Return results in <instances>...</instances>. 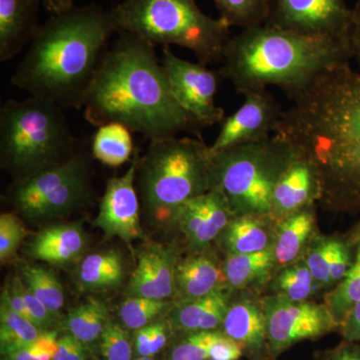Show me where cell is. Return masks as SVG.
Here are the masks:
<instances>
[{
  "label": "cell",
  "mask_w": 360,
  "mask_h": 360,
  "mask_svg": "<svg viewBox=\"0 0 360 360\" xmlns=\"http://www.w3.org/2000/svg\"><path fill=\"white\" fill-rule=\"evenodd\" d=\"M352 60L357 63L360 70V1L352 7Z\"/></svg>",
  "instance_id": "f6af8a7d"
},
{
  "label": "cell",
  "mask_w": 360,
  "mask_h": 360,
  "mask_svg": "<svg viewBox=\"0 0 360 360\" xmlns=\"http://www.w3.org/2000/svg\"><path fill=\"white\" fill-rule=\"evenodd\" d=\"M350 241H352V245L356 246L357 243H360V222L359 224L355 227L354 231L352 232L349 238H348Z\"/></svg>",
  "instance_id": "7dc6e473"
},
{
  "label": "cell",
  "mask_w": 360,
  "mask_h": 360,
  "mask_svg": "<svg viewBox=\"0 0 360 360\" xmlns=\"http://www.w3.org/2000/svg\"><path fill=\"white\" fill-rule=\"evenodd\" d=\"M321 196L319 170L314 161L297 148L295 160L274 188L270 214L279 221L298 210L314 205L321 200Z\"/></svg>",
  "instance_id": "ac0fdd59"
},
{
  "label": "cell",
  "mask_w": 360,
  "mask_h": 360,
  "mask_svg": "<svg viewBox=\"0 0 360 360\" xmlns=\"http://www.w3.org/2000/svg\"><path fill=\"white\" fill-rule=\"evenodd\" d=\"M91 196L89 158L78 148L68 160L15 180L8 191L11 205L33 221L70 214L84 207Z\"/></svg>",
  "instance_id": "9c48e42d"
},
{
  "label": "cell",
  "mask_w": 360,
  "mask_h": 360,
  "mask_svg": "<svg viewBox=\"0 0 360 360\" xmlns=\"http://www.w3.org/2000/svg\"><path fill=\"white\" fill-rule=\"evenodd\" d=\"M315 360H360V342L343 340L338 347L316 352Z\"/></svg>",
  "instance_id": "7bdbcfd3"
},
{
  "label": "cell",
  "mask_w": 360,
  "mask_h": 360,
  "mask_svg": "<svg viewBox=\"0 0 360 360\" xmlns=\"http://www.w3.org/2000/svg\"><path fill=\"white\" fill-rule=\"evenodd\" d=\"M355 248L354 264L349 271L324 297V303L338 326L349 310L360 302V243Z\"/></svg>",
  "instance_id": "4dcf8cb0"
},
{
  "label": "cell",
  "mask_w": 360,
  "mask_h": 360,
  "mask_svg": "<svg viewBox=\"0 0 360 360\" xmlns=\"http://www.w3.org/2000/svg\"><path fill=\"white\" fill-rule=\"evenodd\" d=\"M21 274L23 283L32 295L51 314L58 315L65 305V291L56 274L40 265H25L21 269Z\"/></svg>",
  "instance_id": "1f68e13d"
},
{
  "label": "cell",
  "mask_w": 360,
  "mask_h": 360,
  "mask_svg": "<svg viewBox=\"0 0 360 360\" xmlns=\"http://www.w3.org/2000/svg\"><path fill=\"white\" fill-rule=\"evenodd\" d=\"M243 347L219 330L210 347V357L213 360H238L243 355Z\"/></svg>",
  "instance_id": "b9f144b4"
},
{
  "label": "cell",
  "mask_w": 360,
  "mask_h": 360,
  "mask_svg": "<svg viewBox=\"0 0 360 360\" xmlns=\"http://www.w3.org/2000/svg\"><path fill=\"white\" fill-rule=\"evenodd\" d=\"M262 302L272 360L300 341L317 340L340 328L326 303L291 302L272 293L262 296Z\"/></svg>",
  "instance_id": "30bf717a"
},
{
  "label": "cell",
  "mask_w": 360,
  "mask_h": 360,
  "mask_svg": "<svg viewBox=\"0 0 360 360\" xmlns=\"http://www.w3.org/2000/svg\"><path fill=\"white\" fill-rule=\"evenodd\" d=\"M210 162V146L198 137L149 141L136 172L137 193L148 219L170 224L182 203L208 193Z\"/></svg>",
  "instance_id": "8992f818"
},
{
  "label": "cell",
  "mask_w": 360,
  "mask_h": 360,
  "mask_svg": "<svg viewBox=\"0 0 360 360\" xmlns=\"http://www.w3.org/2000/svg\"><path fill=\"white\" fill-rule=\"evenodd\" d=\"M356 1H360V0H356Z\"/></svg>",
  "instance_id": "681fc988"
},
{
  "label": "cell",
  "mask_w": 360,
  "mask_h": 360,
  "mask_svg": "<svg viewBox=\"0 0 360 360\" xmlns=\"http://www.w3.org/2000/svg\"><path fill=\"white\" fill-rule=\"evenodd\" d=\"M161 63L175 99L189 115L203 129L222 122L224 110L215 101L219 71L179 58L170 46H162Z\"/></svg>",
  "instance_id": "8fae6325"
},
{
  "label": "cell",
  "mask_w": 360,
  "mask_h": 360,
  "mask_svg": "<svg viewBox=\"0 0 360 360\" xmlns=\"http://www.w3.org/2000/svg\"><path fill=\"white\" fill-rule=\"evenodd\" d=\"M28 231L18 215L11 212L0 215V262L6 264L15 257L16 252Z\"/></svg>",
  "instance_id": "74e56055"
},
{
  "label": "cell",
  "mask_w": 360,
  "mask_h": 360,
  "mask_svg": "<svg viewBox=\"0 0 360 360\" xmlns=\"http://www.w3.org/2000/svg\"><path fill=\"white\" fill-rule=\"evenodd\" d=\"M116 34L129 32L153 45L193 52L198 63H221L231 27L203 13L195 0H120L110 11Z\"/></svg>",
  "instance_id": "5b68a950"
},
{
  "label": "cell",
  "mask_w": 360,
  "mask_h": 360,
  "mask_svg": "<svg viewBox=\"0 0 360 360\" xmlns=\"http://www.w3.org/2000/svg\"><path fill=\"white\" fill-rule=\"evenodd\" d=\"M174 302L141 296H127L120 305V319L125 328L135 331L155 322L156 319L169 311Z\"/></svg>",
  "instance_id": "836d02e7"
},
{
  "label": "cell",
  "mask_w": 360,
  "mask_h": 360,
  "mask_svg": "<svg viewBox=\"0 0 360 360\" xmlns=\"http://www.w3.org/2000/svg\"><path fill=\"white\" fill-rule=\"evenodd\" d=\"M274 248L246 255H225L224 274L226 286L234 292L257 290L276 274Z\"/></svg>",
  "instance_id": "d4e9b609"
},
{
  "label": "cell",
  "mask_w": 360,
  "mask_h": 360,
  "mask_svg": "<svg viewBox=\"0 0 360 360\" xmlns=\"http://www.w3.org/2000/svg\"><path fill=\"white\" fill-rule=\"evenodd\" d=\"M245 97L240 108L220 123L219 134L210 146V153L262 141L276 131L283 110L269 90L251 92Z\"/></svg>",
  "instance_id": "5bb4252c"
},
{
  "label": "cell",
  "mask_w": 360,
  "mask_h": 360,
  "mask_svg": "<svg viewBox=\"0 0 360 360\" xmlns=\"http://www.w3.org/2000/svg\"><path fill=\"white\" fill-rule=\"evenodd\" d=\"M58 336L56 330L41 331L33 342L6 355L4 360H53L58 352Z\"/></svg>",
  "instance_id": "f35d334b"
},
{
  "label": "cell",
  "mask_w": 360,
  "mask_h": 360,
  "mask_svg": "<svg viewBox=\"0 0 360 360\" xmlns=\"http://www.w3.org/2000/svg\"><path fill=\"white\" fill-rule=\"evenodd\" d=\"M265 25L311 37L352 39V8L345 0H269Z\"/></svg>",
  "instance_id": "7c38bea8"
},
{
  "label": "cell",
  "mask_w": 360,
  "mask_h": 360,
  "mask_svg": "<svg viewBox=\"0 0 360 360\" xmlns=\"http://www.w3.org/2000/svg\"><path fill=\"white\" fill-rule=\"evenodd\" d=\"M87 359H89V349L86 345L70 333L58 336V352L54 355L53 360Z\"/></svg>",
  "instance_id": "60d3db41"
},
{
  "label": "cell",
  "mask_w": 360,
  "mask_h": 360,
  "mask_svg": "<svg viewBox=\"0 0 360 360\" xmlns=\"http://www.w3.org/2000/svg\"><path fill=\"white\" fill-rule=\"evenodd\" d=\"M288 97L274 134L314 161L324 208L360 212V70L335 66Z\"/></svg>",
  "instance_id": "6da1fadb"
},
{
  "label": "cell",
  "mask_w": 360,
  "mask_h": 360,
  "mask_svg": "<svg viewBox=\"0 0 360 360\" xmlns=\"http://www.w3.org/2000/svg\"><path fill=\"white\" fill-rule=\"evenodd\" d=\"M262 297L257 290L234 292L221 328L250 360H272Z\"/></svg>",
  "instance_id": "2e32d148"
},
{
  "label": "cell",
  "mask_w": 360,
  "mask_h": 360,
  "mask_svg": "<svg viewBox=\"0 0 360 360\" xmlns=\"http://www.w3.org/2000/svg\"><path fill=\"white\" fill-rule=\"evenodd\" d=\"M335 241V238L316 234L310 241L302 257L315 281L321 284L323 290L333 288L329 277V269Z\"/></svg>",
  "instance_id": "e575fe53"
},
{
  "label": "cell",
  "mask_w": 360,
  "mask_h": 360,
  "mask_svg": "<svg viewBox=\"0 0 360 360\" xmlns=\"http://www.w3.org/2000/svg\"><path fill=\"white\" fill-rule=\"evenodd\" d=\"M224 286V262H220L210 248L191 252L177 262L174 302L201 297Z\"/></svg>",
  "instance_id": "44dd1931"
},
{
  "label": "cell",
  "mask_w": 360,
  "mask_h": 360,
  "mask_svg": "<svg viewBox=\"0 0 360 360\" xmlns=\"http://www.w3.org/2000/svg\"><path fill=\"white\" fill-rule=\"evenodd\" d=\"M352 39L311 37L264 25L231 35L219 72L243 96L269 86L288 96L324 71L352 63Z\"/></svg>",
  "instance_id": "277c9868"
},
{
  "label": "cell",
  "mask_w": 360,
  "mask_h": 360,
  "mask_svg": "<svg viewBox=\"0 0 360 360\" xmlns=\"http://www.w3.org/2000/svg\"><path fill=\"white\" fill-rule=\"evenodd\" d=\"M99 347L104 360H132L134 338L123 324L108 321L99 338Z\"/></svg>",
  "instance_id": "8d00e7d4"
},
{
  "label": "cell",
  "mask_w": 360,
  "mask_h": 360,
  "mask_svg": "<svg viewBox=\"0 0 360 360\" xmlns=\"http://www.w3.org/2000/svg\"><path fill=\"white\" fill-rule=\"evenodd\" d=\"M40 0H0V63L20 53L40 27Z\"/></svg>",
  "instance_id": "ffe728a7"
},
{
  "label": "cell",
  "mask_w": 360,
  "mask_h": 360,
  "mask_svg": "<svg viewBox=\"0 0 360 360\" xmlns=\"http://www.w3.org/2000/svg\"><path fill=\"white\" fill-rule=\"evenodd\" d=\"M134 360H156L155 356L153 357H137L136 359Z\"/></svg>",
  "instance_id": "c3c4849f"
},
{
  "label": "cell",
  "mask_w": 360,
  "mask_h": 360,
  "mask_svg": "<svg viewBox=\"0 0 360 360\" xmlns=\"http://www.w3.org/2000/svg\"><path fill=\"white\" fill-rule=\"evenodd\" d=\"M87 243L86 233L78 222L54 224L32 238L28 255L46 264L66 266L82 259Z\"/></svg>",
  "instance_id": "7402d4cb"
},
{
  "label": "cell",
  "mask_w": 360,
  "mask_h": 360,
  "mask_svg": "<svg viewBox=\"0 0 360 360\" xmlns=\"http://www.w3.org/2000/svg\"><path fill=\"white\" fill-rule=\"evenodd\" d=\"M234 291L227 286L191 300L174 302L167 312L172 330L180 335L221 330Z\"/></svg>",
  "instance_id": "d6986e66"
},
{
  "label": "cell",
  "mask_w": 360,
  "mask_h": 360,
  "mask_svg": "<svg viewBox=\"0 0 360 360\" xmlns=\"http://www.w3.org/2000/svg\"><path fill=\"white\" fill-rule=\"evenodd\" d=\"M272 295L283 296L291 302H310L323 290L315 281L304 259L277 270L269 283Z\"/></svg>",
  "instance_id": "83f0119b"
},
{
  "label": "cell",
  "mask_w": 360,
  "mask_h": 360,
  "mask_svg": "<svg viewBox=\"0 0 360 360\" xmlns=\"http://www.w3.org/2000/svg\"><path fill=\"white\" fill-rule=\"evenodd\" d=\"M113 34L116 30L110 11L96 4L52 14L28 45L11 84L30 96L82 110Z\"/></svg>",
  "instance_id": "3957f363"
},
{
  "label": "cell",
  "mask_w": 360,
  "mask_h": 360,
  "mask_svg": "<svg viewBox=\"0 0 360 360\" xmlns=\"http://www.w3.org/2000/svg\"><path fill=\"white\" fill-rule=\"evenodd\" d=\"M296 155L278 134L212 153L210 189L224 195L233 217L270 214L274 188Z\"/></svg>",
  "instance_id": "ba28073f"
},
{
  "label": "cell",
  "mask_w": 360,
  "mask_h": 360,
  "mask_svg": "<svg viewBox=\"0 0 360 360\" xmlns=\"http://www.w3.org/2000/svg\"><path fill=\"white\" fill-rule=\"evenodd\" d=\"M338 330L343 340L360 342V302L349 310Z\"/></svg>",
  "instance_id": "ee69618b"
},
{
  "label": "cell",
  "mask_w": 360,
  "mask_h": 360,
  "mask_svg": "<svg viewBox=\"0 0 360 360\" xmlns=\"http://www.w3.org/2000/svg\"><path fill=\"white\" fill-rule=\"evenodd\" d=\"M94 127L117 122L149 141L188 134L202 139V127L172 94L155 46L129 32L104 52L84 103Z\"/></svg>",
  "instance_id": "7a4b0ae2"
},
{
  "label": "cell",
  "mask_w": 360,
  "mask_h": 360,
  "mask_svg": "<svg viewBox=\"0 0 360 360\" xmlns=\"http://www.w3.org/2000/svg\"><path fill=\"white\" fill-rule=\"evenodd\" d=\"M77 150L63 108L49 99H9L0 110L2 167L15 180L58 165Z\"/></svg>",
  "instance_id": "52a82bcc"
},
{
  "label": "cell",
  "mask_w": 360,
  "mask_h": 360,
  "mask_svg": "<svg viewBox=\"0 0 360 360\" xmlns=\"http://www.w3.org/2000/svg\"><path fill=\"white\" fill-rule=\"evenodd\" d=\"M131 130L122 123L111 122L97 129L91 143V155L110 167H120L134 156Z\"/></svg>",
  "instance_id": "4316f807"
},
{
  "label": "cell",
  "mask_w": 360,
  "mask_h": 360,
  "mask_svg": "<svg viewBox=\"0 0 360 360\" xmlns=\"http://www.w3.org/2000/svg\"><path fill=\"white\" fill-rule=\"evenodd\" d=\"M179 258L174 246L149 243L144 246L127 286V296L175 300V269Z\"/></svg>",
  "instance_id": "e0dca14e"
},
{
  "label": "cell",
  "mask_w": 360,
  "mask_h": 360,
  "mask_svg": "<svg viewBox=\"0 0 360 360\" xmlns=\"http://www.w3.org/2000/svg\"><path fill=\"white\" fill-rule=\"evenodd\" d=\"M139 160V153H135L125 174L106 182L94 221V225L103 231L106 238H120L129 246L142 236L141 206L136 188Z\"/></svg>",
  "instance_id": "4fadbf2b"
},
{
  "label": "cell",
  "mask_w": 360,
  "mask_h": 360,
  "mask_svg": "<svg viewBox=\"0 0 360 360\" xmlns=\"http://www.w3.org/2000/svg\"><path fill=\"white\" fill-rule=\"evenodd\" d=\"M219 330L184 333L175 341L168 352L167 360H208L213 341Z\"/></svg>",
  "instance_id": "d590c367"
},
{
  "label": "cell",
  "mask_w": 360,
  "mask_h": 360,
  "mask_svg": "<svg viewBox=\"0 0 360 360\" xmlns=\"http://www.w3.org/2000/svg\"><path fill=\"white\" fill-rule=\"evenodd\" d=\"M41 331L44 330L14 311L4 288L0 300V350L2 356L27 347L39 338Z\"/></svg>",
  "instance_id": "f546056e"
},
{
  "label": "cell",
  "mask_w": 360,
  "mask_h": 360,
  "mask_svg": "<svg viewBox=\"0 0 360 360\" xmlns=\"http://www.w3.org/2000/svg\"><path fill=\"white\" fill-rule=\"evenodd\" d=\"M108 321L105 303L98 298L89 297L68 312L63 324L68 333L89 345L99 340Z\"/></svg>",
  "instance_id": "f1b7e54d"
},
{
  "label": "cell",
  "mask_w": 360,
  "mask_h": 360,
  "mask_svg": "<svg viewBox=\"0 0 360 360\" xmlns=\"http://www.w3.org/2000/svg\"><path fill=\"white\" fill-rule=\"evenodd\" d=\"M219 18L239 30L265 25L269 0H213Z\"/></svg>",
  "instance_id": "d6a6232c"
},
{
  "label": "cell",
  "mask_w": 360,
  "mask_h": 360,
  "mask_svg": "<svg viewBox=\"0 0 360 360\" xmlns=\"http://www.w3.org/2000/svg\"><path fill=\"white\" fill-rule=\"evenodd\" d=\"M233 217L224 195L217 189H210L182 203L170 224L179 227L191 252H196L210 250Z\"/></svg>",
  "instance_id": "9a60e30c"
},
{
  "label": "cell",
  "mask_w": 360,
  "mask_h": 360,
  "mask_svg": "<svg viewBox=\"0 0 360 360\" xmlns=\"http://www.w3.org/2000/svg\"><path fill=\"white\" fill-rule=\"evenodd\" d=\"M15 283L16 288L20 291L23 300H25L26 307L30 310V314L32 315L34 319L35 324L37 328L41 330H52V326L56 323V316L58 315L51 314L46 307L39 302L34 295H32V291L28 290L27 286L23 283L22 278L20 277H14L13 279Z\"/></svg>",
  "instance_id": "ab89813d"
},
{
  "label": "cell",
  "mask_w": 360,
  "mask_h": 360,
  "mask_svg": "<svg viewBox=\"0 0 360 360\" xmlns=\"http://www.w3.org/2000/svg\"><path fill=\"white\" fill-rule=\"evenodd\" d=\"M315 226L314 205L279 220L274 245L276 271L302 259L310 241L316 236Z\"/></svg>",
  "instance_id": "cb8c5ba5"
},
{
  "label": "cell",
  "mask_w": 360,
  "mask_h": 360,
  "mask_svg": "<svg viewBox=\"0 0 360 360\" xmlns=\"http://www.w3.org/2000/svg\"><path fill=\"white\" fill-rule=\"evenodd\" d=\"M47 13L58 14L77 6L78 0H40Z\"/></svg>",
  "instance_id": "bcb514c9"
},
{
  "label": "cell",
  "mask_w": 360,
  "mask_h": 360,
  "mask_svg": "<svg viewBox=\"0 0 360 360\" xmlns=\"http://www.w3.org/2000/svg\"><path fill=\"white\" fill-rule=\"evenodd\" d=\"M208 360H213V359H208Z\"/></svg>",
  "instance_id": "f907efd6"
},
{
  "label": "cell",
  "mask_w": 360,
  "mask_h": 360,
  "mask_svg": "<svg viewBox=\"0 0 360 360\" xmlns=\"http://www.w3.org/2000/svg\"><path fill=\"white\" fill-rule=\"evenodd\" d=\"M124 264L116 250L101 251L87 255L77 270V283L86 292L115 290L122 284Z\"/></svg>",
  "instance_id": "484cf974"
},
{
  "label": "cell",
  "mask_w": 360,
  "mask_h": 360,
  "mask_svg": "<svg viewBox=\"0 0 360 360\" xmlns=\"http://www.w3.org/2000/svg\"><path fill=\"white\" fill-rule=\"evenodd\" d=\"M277 225L271 214L234 217L217 240L225 255L260 252L274 248Z\"/></svg>",
  "instance_id": "603a6c76"
}]
</instances>
